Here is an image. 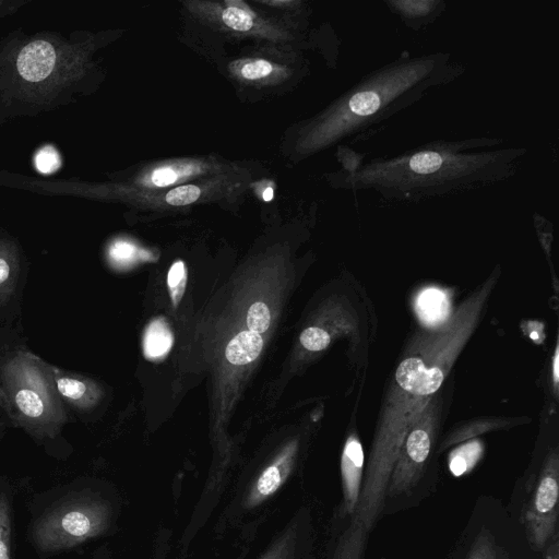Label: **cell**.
I'll use <instances>...</instances> for the list:
<instances>
[{
	"label": "cell",
	"instance_id": "obj_1",
	"mask_svg": "<svg viewBox=\"0 0 559 559\" xmlns=\"http://www.w3.org/2000/svg\"><path fill=\"white\" fill-rule=\"evenodd\" d=\"M502 140L433 141L393 157H377L344 174L354 191H373L386 201L419 202L501 181L512 176L523 147L487 148Z\"/></svg>",
	"mask_w": 559,
	"mask_h": 559
},
{
	"label": "cell",
	"instance_id": "obj_2",
	"mask_svg": "<svg viewBox=\"0 0 559 559\" xmlns=\"http://www.w3.org/2000/svg\"><path fill=\"white\" fill-rule=\"evenodd\" d=\"M496 276L469 296L442 325L412 342L385 394L368 466L392 471L413 421L439 391L471 336Z\"/></svg>",
	"mask_w": 559,
	"mask_h": 559
},
{
	"label": "cell",
	"instance_id": "obj_3",
	"mask_svg": "<svg viewBox=\"0 0 559 559\" xmlns=\"http://www.w3.org/2000/svg\"><path fill=\"white\" fill-rule=\"evenodd\" d=\"M463 71L445 52L401 56L352 86L318 122L311 142L319 147L347 136L357 140Z\"/></svg>",
	"mask_w": 559,
	"mask_h": 559
},
{
	"label": "cell",
	"instance_id": "obj_4",
	"mask_svg": "<svg viewBox=\"0 0 559 559\" xmlns=\"http://www.w3.org/2000/svg\"><path fill=\"white\" fill-rule=\"evenodd\" d=\"M106 519L103 503L88 498H71L37 521L34 542L43 551L68 549L103 532Z\"/></svg>",
	"mask_w": 559,
	"mask_h": 559
},
{
	"label": "cell",
	"instance_id": "obj_5",
	"mask_svg": "<svg viewBox=\"0 0 559 559\" xmlns=\"http://www.w3.org/2000/svg\"><path fill=\"white\" fill-rule=\"evenodd\" d=\"M439 415V399L433 396L404 437L390 477L388 497L393 498L409 491L419 480L431 452Z\"/></svg>",
	"mask_w": 559,
	"mask_h": 559
},
{
	"label": "cell",
	"instance_id": "obj_6",
	"mask_svg": "<svg viewBox=\"0 0 559 559\" xmlns=\"http://www.w3.org/2000/svg\"><path fill=\"white\" fill-rule=\"evenodd\" d=\"M559 459L557 450L547 456L533 495L523 513L528 538L542 549L555 535L558 522Z\"/></svg>",
	"mask_w": 559,
	"mask_h": 559
},
{
	"label": "cell",
	"instance_id": "obj_7",
	"mask_svg": "<svg viewBox=\"0 0 559 559\" xmlns=\"http://www.w3.org/2000/svg\"><path fill=\"white\" fill-rule=\"evenodd\" d=\"M364 450L359 438L354 433L345 442L341 459L344 509L352 515L356 509L364 474Z\"/></svg>",
	"mask_w": 559,
	"mask_h": 559
},
{
	"label": "cell",
	"instance_id": "obj_8",
	"mask_svg": "<svg viewBox=\"0 0 559 559\" xmlns=\"http://www.w3.org/2000/svg\"><path fill=\"white\" fill-rule=\"evenodd\" d=\"M56 51L53 46L45 40L27 44L19 53L16 68L20 75L28 82L45 80L53 70Z\"/></svg>",
	"mask_w": 559,
	"mask_h": 559
},
{
	"label": "cell",
	"instance_id": "obj_9",
	"mask_svg": "<svg viewBox=\"0 0 559 559\" xmlns=\"http://www.w3.org/2000/svg\"><path fill=\"white\" fill-rule=\"evenodd\" d=\"M416 309L421 321L429 326L439 328L449 319L447 294L437 288L423 290L417 297Z\"/></svg>",
	"mask_w": 559,
	"mask_h": 559
},
{
	"label": "cell",
	"instance_id": "obj_10",
	"mask_svg": "<svg viewBox=\"0 0 559 559\" xmlns=\"http://www.w3.org/2000/svg\"><path fill=\"white\" fill-rule=\"evenodd\" d=\"M263 347L260 334L252 331H241L228 343L225 355L233 365H246L258 358Z\"/></svg>",
	"mask_w": 559,
	"mask_h": 559
},
{
	"label": "cell",
	"instance_id": "obj_11",
	"mask_svg": "<svg viewBox=\"0 0 559 559\" xmlns=\"http://www.w3.org/2000/svg\"><path fill=\"white\" fill-rule=\"evenodd\" d=\"M173 333L164 318L153 320L143 336V352L146 358L157 360L167 355L173 346Z\"/></svg>",
	"mask_w": 559,
	"mask_h": 559
},
{
	"label": "cell",
	"instance_id": "obj_12",
	"mask_svg": "<svg viewBox=\"0 0 559 559\" xmlns=\"http://www.w3.org/2000/svg\"><path fill=\"white\" fill-rule=\"evenodd\" d=\"M402 17L412 27L427 24L435 20L443 10L442 1H390Z\"/></svg>",
	"mask_w": 559,
	"mask_h": 559
},
{
	"label": "cell",
	"instance_id": "obj_13",
	"mask_svg": "<svg viewBox=\"0 0 559 559\" xmlns=\"http://www.w3.org/2000/svg\"><path fill=\"white\" fill-rule=\"evenodd\" d=\"M290 468V455L282 457L278 462L263 471L251 493V504L260 502L274 493L283 484Z\"/></svg>",
	"mask_w": 559,
	"mask_h": 559
},
{
	"label": "cell",
	"instance_id": "obj_14",
	"mask_svg": "<svg viewBox=\"0 0 559 559\" xmlns=\"http://www.w3.org/2000/svg\"><path fill=\"white\" fill-rule=\"evenodd\" d=\"M11 508L4 492H0V559H10Z\"/></svg>",
	"mask_w": 559,
	"mask_h": 559
},
{
	"label": "cell",
	"instance_id": "obj_15",
	"mask_svg": "<svg viewBox=\"0 0 559 559\" xmlns=\"http://www.w3.org/2000/svg\"><path fill=\"white\" fill-rule=\"evenodd\" d=\"M187 284V270L181 260L173 263L167 275L169 296L175 307L180 302Z\"/></svg>",
	"mask_w": 559,
	"mask_h": 559
},
{
	"label": "cell",
	"instance_id": "obj_16",
	"mask_svg": "<svg viewBox=\"0 0 559 559\" xmlns=\"http://www.w3.org/2000/svg\"><path fill=\"white\" fill-rule=\"evenodd\" d=\"M15 403L19 409L26 416L35 418L44 413V403L40 396L28 389L17 391Z\"/></svg>",
	"mask_w": 559,
	"mask_h": 559
},
{
	"label": "cell",
	"instance_id": "obj_17",
	"mask_svg": "<svg viewBox=\"0 0 559 559\" xmlns=\"http://www.w3.org/2000/svg\"><path fill=\"white\" fill-rule=\"evenodd\" d=\"M270 310L264 302L257 301L250 306L247 314L249 331L258 334L264 333L270 326Z\"/></svg>",
	"mask_w": 559,
	"mask_h": 559
},
{
	"label": "cell",
	"instance_id": "obj_18",
	"mask_svg": "<svg viewBox=\"0 0 559 559\" xmlns=\"http://www.w3.org/2000/svg\"><path fill=\"white\" fill-rule=\"evenodd\" d=\"M223 22L231 29L247 32L253 26V17L248 10L228 7L222 13Z\"/></svg>",
	"mask_w": 559,
	"mask_h": 559
},
{
	"label": "cell",
	"instance_id": "obj_19",
	"mask_svg": "<svg viewBox=\"0 0 559 559\" xmlns=\"http://www.w3.org/2000/svg\"><path fill=\"white\" fill-rule=\"evenodd\" d=\"M330 342L329 332L319 326L307 328L300 334L301 345L310 352H320L326 348Z\"/></svg>",
	"mask_w": 559,
	"mask_h": 559
},
{
	"label": "cell",
	"instance_id": "obj_20",
	"mask_svg": "<svg viewBox=\"0 0 559 559\" xmlns=\"http://www.w3.org/2000/svg\"><path fill=\"white\" fill-rule=\"evenodd\" d=\"M466 559H498L493 538L489 533L478 534Z\"/></svg>",
	"mask_w": 559,
	"mask_h": 559
},
{
	"label": "cell",
	"instance_id": "obj_21",
	"mask_svg": "<svg viewBox=\"0 0 559 559\" xmlns=\"http://www.w3.org/2000/svg\"><path fill=\"white\" fill-rule=\"evenodd\" d=\"M200 189L194 185L179 186L166 194V202L170 205H186L197 201L200 197Z\"/></svg>",
	"mask_w": 559,
	"mask_h": 559
},
{
	"label": "cell",
	"instance_id": "obj_22",
	"mask_svg": "<svg viewBox=\"0 0 559 559\" xmlns=\"http://www.w3.org/2000/svg\"><path fill=\"white\" fill-rule=\"evenodd\" d=\"M61 164L59 154L51 146L40 148L35 156V166L43 174L56 171Z\"/></svg>",
	"mask_w": 559,
	"mask_h": 559
},
{
	"label": "cell",
	"instance_id": "obj_23",
	"mask_svg": "<svg viewBox=\"0 0 559 559\" xmlns=\"http://www.w3.org/2000/svg\"><path fill=\"white\" fill-rule=\"evenodd\" d=\"M56 383L59 393L73 401L82 399L87 389L84 382L73 378L61 377Z\"/></svg>",
	"mask_w": 559,
	"mask_h": 559
},
{
	"label": "cell",
	"instance_id": "obj_24",
	"mask_svg": "<svg viewBox=\"0 0 559 559\" xmlns=\"http://www.w3.org/2000/svg\"><path fill=\"white\" fill-rule=\"evenodd\" d=\"M273 71V66L263 59L251 60L245 63L240 69L242 78L257 80L269 75Z\"/></svg>",
	"mask_w": 559,
	"mask_h": 559
},
{
	"label": "cell",
	"instance_id": "obj_25",
	"mask_svg": "<svg viewBox=\"0 0 559 559\" xmlns=\"http://www.w3.org/2000/svg\"><path fill=\"white\" fill-rule=\"evenodd\" d=\"M476 451H479L478 443H472L460 449L455 455L453 454L450 463L453 474L459 475L463 473L468 466H471L468 463V457H471L469 454Z\"/></svg>",
	"mask_w": 559,
	"mask_h": 559
},
{
	"label": "cell",
	"instance_id": "obj_26",
	"mask_svg": "<svg viewBox=\"0 0 559 559\" xmlns=\"http://www.w3.org/2000/svg\"><path fill=\"white\" fill-rule=\"evenodd\" d=\"M179 177L178 171L166 166L156 168L151 175V180L157 187H166L176 182Z\"/></svg>",
	"mask_w": 559,
	"mask_h": 559
},
{
	"label": "cell",
	"instance_id": "obj_27",
	"mask_svg": "<svg viewBox=\"0 0 559 559\" xmlns=\"http://www.w3.org/2000/svg\"><path fill=\"white\" fill-rule=\"evenodd\" d=\"M136 248L129 242L118 241L110 248V255L117 262H126L132 259Z\"/></svg>",
	"mask_w": 559,
	"mask_h": 559
},
{
	"label": "cell",
	"instance_id": "obj_28",
	"mask_svg": "<svg viewBox=\"0 0 559 559\" xmlns=\"http://www.w3.org/2000/svg\"><path fill=\"white\" fill-rule=\"evenodd\" d=\"M10 276V264L5 259L0 257V285L3 284Z\"/></svg>",
	"mask_w": 559,
	"mask_h": 559
},
{
	"label": "cell",
	"instance_id": "obj_29",
	"mask_svg": "<svg viewBox=\"0 0 559 559\" xmlns=\"http://www.w3.org/2000/svg\"><path fill=\"white\" fill-rule=\"evenodd\" d=\"M554 371H552V374H554V383L555 385L557 386V383H558V349L556 348V352H555V355H554Z\"/></svg>",
	"mask_w": 559,
	"mask_h": 559
},
{
	"label": "cell",
	"instance_id": "obj_30",
	"mask_svg": "<svg viewBox=\"0 0 559 559\" xmlns=\"http://www.w3.org/2000/svg\"><path fill=\"white\" fill-rule=\"evenodd\" d=\"M547 554V559H558V543L557 540L554 543L552 547L549 549Z\"/></svg>",
	"mask_w": 559,
	"mask_h": 559
},
{
	"label": "cell",
	"instance_id": "obj_31",
	"mask_svg": "<svg viewBox=\"0 0 559 559\" xmlns=\"http://www.w3.org/2000/svg\"><path fill=\"white\" fill-rule=\"evenodd\" d=\"M274 197V192H273V189L271 187L264 189L263 193H262V198L265 202H270Z\"/></svg>",
	"mask_w": 559,
	"mask_h": 559
},
{
	"label": "cell",
	"instance_id": "obj_32",
	"mask_svg": "<svg viewBox=\"0 0 559 559\" xmlns=\"http://www.w3.org/2000/svg\"><path fill=\"white\" fill-rule=\"evenodd\" d=\"M277 556H278V552H277V554H275V557L270 558V559H277Z\"/></svg>",
	"mask_w": 559,
	"mask_h": 559
}]
</instances>
